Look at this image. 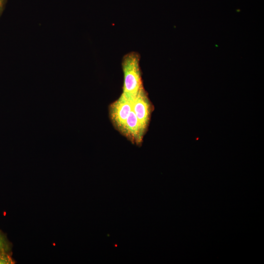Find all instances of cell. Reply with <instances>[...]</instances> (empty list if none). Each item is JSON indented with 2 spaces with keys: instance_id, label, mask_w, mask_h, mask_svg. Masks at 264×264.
Wrapping results in <instances>:
<instances>
[{
  "instance_id": "obj_1",
  "label": "cell",
  "mask_w": 264,
  "mask_h": 264,
  "mask_svg": "<svg viewBox=\"0 0 264 264\" xmlns=\"http://www.w3.org/2000/svg\"><path fill=\"white\" fill-rule=\"evenodd\" d=\"M139 62V54L134 52L126 54L122 60L124 84L121 95L130 99L135 98L144 88Z\"/></svg>"
},
{
  "instance_id": "obj_2",
  "label": "cell",
  "mask_w": 264,
  "mask_h": 264,
  "mask_svg": "<svg viewBox=\"0 0 264 264\" xmlns=\"http://www.w3.org/2000/svg\"><path fill=\"white\" fill-rule=\"evenodd\" d=\"M132 100L121 95L109 107V115L114 127L122 133L126 120L133 108Z\"/></svg>"
},
{
  "instance_id": "obj_3",
  "label": "cell",
  "mask_w": 264,
  "mask_h": 264,
  "mask_svg": "<svg viewBox=\"0 0 264 264\" xmlns=\"http://www.w3.org/2000/svg\"><path fill=\"white\" fill-rule=\"evenodd\" d=\"M133 110L143 130L147 131L154 106L144 88L132 100Z\"/></svg>"
},
{
  "instance_id": "obj_4",
  "label": "cell",
  "mask_w": 264,
  "mask_h": 264,
  "mask_svg": "<svg viewBox=\"0 0 264 264\" xmlns=\"http://www.w3.org/2000/svg\"><path fill=\"white\" fill-rule=\"evenodd\" d=\"M11 258L6 252L0 254V264H11Z\"/></svg>"
},
{
  "instance_id": "obj_5",
  "label": "cell",
  "mask_w": 264,
  "mask_h": 264,
  "mask_svg": "<svg viewBox=\"0 0 264 264\" xmlns=\"http://www.w3.org/2000/svg\"><path fill=\"white\" fill-rule=\"evenodd\" d=\"M7 246L5 239L0 233V254L6 252Z\"/></svg>"
},
{
  "instance_id": "obj_6",
  "label": "cell",
  "mask_w": 264,
  "mask_h": 264,
  "mask_svg": "<svg viewBox=\"0 0 264 264\" xmlns=\"http://www.w3.org/2000/svg\"><path fill=\"white\" fill-rule=\"evenodd\" d=\"M6 0H0V16L1 15L4 9Z\"/></svg>"
}]
</instances>
